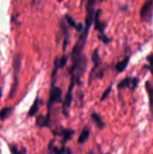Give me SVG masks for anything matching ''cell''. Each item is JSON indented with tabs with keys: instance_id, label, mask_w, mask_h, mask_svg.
<instances>
[{
	"instance_id": "obj_27",
	"label": "cell",
	"mask_w": 153,
	"mask_h": 154,
	"mask_svg": "<svg viewBox=\"0 0 153 154\" xmlns=\"http://www.w3.org/2000/svg\"><path fill=\"white\" fill-rule=\"evenodd\" d=\"M65 154H72V150H71V149L68 148L67 150H66V153H65Z\"/></svg>"
},
{
	"instance_id": "obj_29",
	"label": "cell",
	"mask_w": 153,
	"mask_h": 154,
	"mask_svg": "<svg viewBox=\"0 0 153 154\" xmlns=\"http://www.w3.org/2000/svg\"><path fill=\"white\" fill-rule=\"evenodd\" d=\"M1 96H2V90H1V88H0V99H1Z\"/></svg>"
},
{
	"instance_id": "obj_6",
	"label": "cell",
	"mask_w": 153,
	"mask_h": 154,
	"mask_svg": "<svg viewBox=\"0 0 153 154\" xmlns=\"http://www.w3.org/2000/svg\"><path fill=\"white\" fill-rule=\"evenodd\" d=\"M53 134L55 135H60L62 138V145H65L68 141L73 138L74 131L71 129H62L58 131H53Z\"/></svg>"
},
{
	"instance_id": "obj_17",
	"label": "cell",
	"mask_w": 153,
	"mask_h": 154,
	"mask_svg": "<svg viewBox=\"0 0 153 154\" xmlns=\"http://www.w3.org/2000/svg\"><path fill=\"white\" fill-rule=\"evenodd\" d=\"M39 103H40L39 98H38V96H37L35 99V100H34V102H33L31 108H30L29 111H28V117H34L36 114H37L38 111V110H39V106H40V105H39Z\"/></svg>"
},
{
	"instance_id": "obj_13",
	"label": "cell",
	"mask_w": 153,
	"mask_h": 154,
	"mask_svg": "<svg viewBox=\"0 0 153 154\" xmlns=\"http://www.w3.org/2000/svg\"><path fill=\"white\" fill-rule=\"evenodd\" d=\"M90 133H91V131L90 129L87 126H85L83 128V129L82 130L81 133L80 134L79 138H78L77 142L79 144H85L87 141L88 140L90 137Z\"/></svg>"
},
{
	"instance_id": "obj_26",
	"label": "cell",
	"mask_w": 153,
	"mask_h": 154,
	"mask_svg": "<svg viewBox=\"0 0 153 154\" xmlns=\"http://www.w3.org/2000/svg\"><path fill=\"white\" fill-rule=\"evenodd\" d=\"M32 4L34 5H38V4H40V0H32Z\"/></svg>"
},
{
	"instance_id": "obj_23",
	"label": "cell",
	"mask_w": 153,
	"mask_h": 154,
	"mask_svg": "<svg viewBox=\"0 0 153 154\" xmlns=\"http://www.w3.org/2000/svg\"><path fill=\"white\" fill-rule=\"evenodd\" d=\"M111 89H112V87H111V86H110V87H108V88L106 89L104 92V93L102 94V96H101V98H100V102H104V101L105 99L108 97V96H109V94L110 93V92H111Z\"/></svg>"
},
{
	"instance_id": "obj_10",
	"label": "cell",
	"mask_w": 153,
	"mask_h": 154,
	"mask_svg": "<svg viewBox=\"0 0 153 154\" xmlns=\"http://www.w3.org/2000/svg\"><path fill=\"white\" fill-rule=\"evenodd\" d=\"M145 89L147 95H148L149 111L152 115L153 116V85L151 81H147L145 83Z\"/></svg>"
},
{
	"instance_id": "obj_7",
	"label": "cell",
	"mask_w": 153,
	"mask_h": 154,
	"mask_svg": "<svg viewBox=\"0 0 153 154\" xmlns=\"http://www.w3.org/2000/svg\"><path fill=\"white\" fill-rule=\"evenodd\" d=\"M101 10L100 9H98L94 12V21L93 23H94V29L100 32V35L104 34V30L106 28V23H104L100 21V17L101 14Z\"/></svg>"
},
{
	"instance_id": "obj_25",
	"label": "cell",
	"mask_w": 153,
	"mask_h": 154,
	"mask_svg": "<svg viewBox=\"0 0 153 154\" xmlns=\"http://www.w3.org/2000/svg\"><path fill=\"white\" fill-rule=\"evenodd\" d=\"M99 39L104 44H109L110 42H111L110 39L107 37L106 35H105V34H102V35H99Z\"/></svg>"
},
{
	"instance_id": "obj_28",
	"label": "cell",
	"mask_w": 153,
	"mask_h": 154,
	"mask_svg": "<svg viewBox=\"0 0 153 154\" xmlns=\"http://www.w3.org/2000/svg\"><path fill=\"white\" fill-rule=\"evenodd\" d=\"M88 154H94V152H93V150H91V151L88 152Z\"/></svg>"
},
{
	"instance_id": "obj_24",
	"label": "cell",
	"mask_w": 153,
	"mask_h": 154,
	"mask_svg": "<svg viewBox=\"0 0 153 154\" xmlns=\"http://www.w3.org/2000/svg\"><path fill=\"white\" fill-rule=\"evenodd\" d=\"M105 1V0H87V6L86 7H92L97 4L98 2H102Z\"/></svg>"
},
{
	"instance_id": "obj_1",
	"label": "cell",
	"mask_w": 153,
	"mask_h": 154,
	"mask_svg": "<svg viewBox=\"0 0 153 154\" xmlns=\"http://www.w3.org/2000/svg\"><path fill=\"white\" fill-rule=\"evenodd\" d=\"M71 60L72 66L70 69V77H71L70 81H73L77 84L80 83L81 78L86 69L88 61L83 54L71 58Z\"/></svg>"
},
{
	"instance_id": "obj_11",
	"label": "cell",
	"mask_w": 153,
	"mask_h": 154,
	"mask_svg": "<svg viewBox=\"0 0 153 154\" xmlns=\"http://www.w3.org/2000/svg\"><path fill=\"white\" fill-rule=\"evenodd\" d=\"M67 63H68V57L66 55H63L62 57L56 59L55 62H54L55 68H54L53 72H52V78H54L56 73L57 72V70H58V69H63V68L66 66Z\"/></svg>"
},
{
	"instance_id": "obj_2",
	"label": "cell",
	"mask_w": 153,
	"mask_h": 154,
	"mask_svg": "<svg viewBox=\"0 0 153 154\" xmlns=\"http://www.w3.org/2000/svg\"><path fill=\"white\" fill-rule=\"evenodd\" d=\"M22 59L20 54H15L13 58V75L14 81L10 91V98H13L16 93L19 82V74L21 69Z\"/></svg>"
},
{
	"instance_id": "obj_32",
	"label": "cell",
	"mask_w": 153,
	"mask_h": 154,
	"mask_svg": "<svg viewBox=\"0 0 153 154\" xmlns=\"http://www.w3.org/2000/svg\"><path fill=\"white\" fill-rule=\"evenodd\" d=\"M0 74H1V71H0Z\"/></svg>"
},
{
	"instance_id": "obj_9",
	"label": "cell",
	"mask_w": 153,
	"mask_h": 154,
	"mask_svg": "<svg viewBox=\"0 0 153 154\" xmlns=\"http://www.w3.org/2000/svg\"><path fill=\"white\" fill-rule=\"evenodd\" d=\"M76 85L74 82L73 81H70V85H69L68 90L67 94H66L65 99H64V104H63V108L64 110V112L67 113V109H68L70 108V105H71L72 100H73V90L74 87Z\"/></svg>"
},
{
	"instance_id": "obj_20",
	"label": "cell",
	"mask_w": 153,
	"mask_h": 154,
	"mask_svg": "<svg viewBox=\"0 0 153 154\" xmlns=\"http://www.w3.org/2000/svg\"><path fill=\"white\" fill-rule=\"evenodd\" d=\"M8 148L10 154H27V150L25 147H22L21 150H19L16 144H8Z\"/></svg>"
},
{
	"instance_id": "obj_15",
	"label": "cell",
	"mask_w": 153,
	"mask_h": 154,
	"mask_svg": "<svg viewBox=\"0 0 153 154\" xmlns=\"http://www.w3.org/2000/svg\"><path fill=\"white\" fill-rule=\"evenodd\" d=\"M65 19L66 20H67V22L68 23L69 25L70 26V27H73V28H74L78 32H82L83 31L84 29L83 25H82V23H78V24L76 23L70 15L68 14H65Z\"/></svg>"
},
{
	"instance_id": "obj_4",
	"label": "cell",
	"mask_w": 153,
	"mask_h": 154,
	"mask_svg": "<svg viewBox=\"0 0 153 154\" xmlns=\"http://www.w3.org/2000/svg\"><path fill=\"white\" fill-rule=\"evenodd\" d=\"M139 78H130L127 77L122 80L118 84H117L118 90H122L124 88H129L132 90H134L139 85Z\"/></svg>"
},
{
	"instance_id": "obj_31",
	"label": "cell",
	"mask_w": 153,
	"mask_h": 154,
	"mask_svg": "<svg viewBox=\"0 0 153 154\" xmlns=\"http://www.w3.org/2000/svg\"><path fill=\"white\" fill-rule=\"evenodd\" d=\"M104 154H110V153H104Z\"/></svg>"
},
{
	"instance_id": "obj_5",
	"label": "cell",
	"mask_w": 153,
	"mask_h": 154,
	"mask_svg": "<svg viewBox=\"0 0 153 154\" xmlns=\"http://www.w3.org/2000/svg\"><path fill=\"white\" fill-rule=\"evenodd\" d=\"M62 91L61 88L58 87H56V86H52L51 88L50 93V99H49V103H48V108H49V113L50 108L52 106L55 104L58 103L61 101L62 99Z\"/></svg>"
},
{
	"instance_id": "obj_14",
	"label": "cell",
	"mask_w": 153,
	"mask_h": 154,
	"mask_svg": "<svg viewBox=\"0 0 153 154\" xmlns=\"http://www.w3.org/2000/svg\"><path fill=\"white\" fill-rule=\"evenodd\" d=\"M36 125L40 128L49 127L50 126V117L49 114L46 116L39 115L36 119Z\"/></svg>"
},
{
	"instance_id": "obj_8",
	"label": "cell",
	"mask_w": 153,
	"mask_h": 154,
	"mask_svg": "<svg viewBox=\"0 0 153 154\" xmlns=\"http://www.w3.org/2000/svg\"><path fill=\"white\" fill-rule=\"evenodd\" d=\"M92 60L93 63H94V66H93L92 69V72L89 75V82H91L92 79L93 78H94V76H97V69L100 67V56H99L98 50H95V51L93 52L92 56Z\"/></svg>"
},
{
	"instance_id": "obj_18",
	"label": "cell",
	"mask_w": 153,
	"mask_h": 154,
	"mask_svg": "<svg viewBox=\"0 0 153 154\" xmlns=\"http://www.w3.org/2000/svg\"><path fill=\"white\" fill-rule=\"evenodd\" d=\"M91 117L93 121H94V123L96 124V126H97L99 129H102L105 127V123H104V121L101 119V117H100L98 114H97V113L95 112L92 113L91 115Z\"/></svg>"
},
{
	"instance_id": "obj_22",
	"label": "cell",
	"mask_w": 153,
	"mask_h": 154,
	"mask_svg": "<svg viewBox=\"0 0 153 154\" xmlns=\"http://www.w3.org/2000/svg\"><path fill=\"white\" fill-rule=\"evenodd\" d=\"M146 60L148 63V64L146 65L144 68L148 69L150 72V73H151V75L153 76V54H150V55L147 56Z\"/></svg>"
},
{
	"instance_id": "obj_30",
	"label": "cell",
	"mask_w": 153,
	"mask_h": 154,
	"mask_svg": "<svg viewBox=\"0 0 153 154\" xmlns=\"http://www.w3.org/2000/svg\"><path fill=\"white\" fill-rule=\"evenodd\" d=\"M63 0H58V2H62Z\"/></svg>"
},
{
	"instance_id": "obj_12",
	"label": "cell",
	"mask_w": 153,
	"mask_h": 154,
	"mask_svg": "<svg viewBox=\"0 0 153 154\" xmlns=\"http://www.w3.org/2000/svg\"><path fill=\"white\" fill-rule=\"evenodd\" d=\"M66 150L64 145L62 146V147H57L54 145V140L50 142L48 145V154H65Z\"/></svg>"
},
{
	"instance_id": "obj_19",
	"label": "cell",
	"mask_w": 153,
	"mask_h": 154,
	"mask_svg": "<svg viewBox=\"0 0 153 154\" xmlns=\"http://www.w3.org/2000/svg\"><path fill=\"white\" fill-rule=\"evenodd\" d=\"M14 111L13 107H4L0 111V120H4L8 118Z\"/></svg>"
},
{
	"instance_id": "obj_3",
	"label": "cell",
	"mask_w": 153,
	"mask_h": 154,
	"mask_svg": "<svg viewBox=\"0 0 153 154\" xmlns=\"http://www.w3.org/2000/svg\"><path fill=\"white\" fill-rule=\"evenodd\" d=\"M140 18L148 23H151L153 20V0H147L142 5L140 12Z\"/></svg>"
},
{
	"instance_id": "obj_16",
	"label": "cell",
	"mask_w": 153,
	"mask_h": 154,
	"mask_svg": "<svg viewBox=\"0 0 153 154\" xmlns=\"http://www.w3.org/2000/svg\"><path fill=\"white\" fill-rule=\"evenodd\" d=\"M129 61H130V57L127 56L122 61L118 62L116 66V71L117 73H122L123 71H124V69L128 67Z\"/></svg>"
},
{
	"instance_id": "obj_21",
	"label": "cell",
	"mask_w": 153,
	"mask_h": 154,
	"mask_svg": "<svg viewBox=\"0 0 153 154\" xmlns=\"http://www.w3.org/2000/svg\"><path fill=\"white\" fill-rule=\"evenodd\" d=\"M62 29L63 30V32H64V44H63V51L65 52L66 49H67V45L68 43V40L70 38V35H69V32L67 29V27H66L65 24L62 23Z\"/></svg>"
}]
</instances>
